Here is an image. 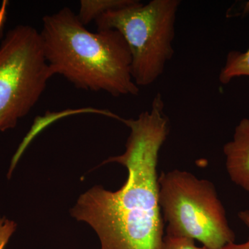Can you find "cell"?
Segmentation results:
<instances>
[{"label":"cell","instance_id":"1","mask_svg":"<svg viewBox=\"0 0 249 249\" xmlns=\"http://www.w3.org/2000/svg\"><path fill=\"white\" fill-rule=\"evenodd\" d=\"M164 101L157 93L150 110L121 119L130 129L123 155L104 163L124 165L128 176L116 191L95 186L70 211L97 234L101 249H162L164 224L159 199V155L170 132Z\"/></svg>","mask_w":249,"mask_h":249},{"label":"cell","instance_id":"2","mask_svg":"<svg viewBox=\"0 0 249 249\" xmlns=\"http://www.w3.org/2000/svg\"><path fill=\"white\" fill-rule=\"evenodd\" d=\"M40 34L53 76H63L78 89L114 97L139 94L130 52L119 31L91 32L70 8L64 7L43 18Z\"/></svg>","mask_w":249,"mask_h":249},{"label":"cell","instance_id":"3","mask_svg":"<svg viewBox=\"0 0 249 249\" xmlns=\"http://www.w3.org/2000/svg\"><path fill=\"white\" fill-rule=\"evenodd\" d=\"M179 0H152L109 11L98 18L97 30L119 31L131 54V73L135 84H153L173 58L175 22Z\"/></svg>","mask_w":249,"mask_h":249},{"label":"cell","instance_id":"4","mask_svg":"<svg viewBox=\"0 0 249 249\" xmlns=\"http://www.w3.org/2000/svg\"><path fill=\"white\" fill-rule=\"evenodd\" d=\"M159 199L166 234L197 240L209 249L235 242L225 209L214 185L184 170L159 178Z\"/></svg>","mask_w":249,"mask_h":249},{"label":"cell","instance_id":"5","mask_svg":"<svg viewBox=\"0 0 249 249\" xmlns=\"http://www.w3.org/2000/svg\"><path fill=\"white\" fill-rule=\"evenodd\" d=\"M52 76L40 31L29 25L8 31L0 45V132L29 114Z\"/></svg>","mask_w":249,"mask_h":249},{"label":"cell","instance_id":"6","mask_svg":"<svg viewBox=\"0 0 249 249\" xmlns=\"http://www.w3.org/2000/svg\"><path fill=\"white\" fill-rule=\"evenodd\" d=\"M223 151L231 179L249 192V119L240 121L232 140L224 145Z\"/></svg>","mask_w":249,"mask_h":249},{"label":"cell","instance_id":"7","mask_svg":"<svg viewBox=\"0 0 249 249\" xmlns=\"http://www.w3.org/2000/svg\"><path fill=\"white\" fill-rule=\"evenodd\" d=\"M137 0H81L77 14L80 22L86 27L102 15L135 4Z\"/></svg>","mask_w":249,"mask_h":249},{"label":"cell","instance_id":"8","mask_svg":"<svg viewBox=\"0 0 249 249\" xmlns=\"http://www.w3.org/2000/svg\"><path fill=\"white\" fill-rule=\"evenodd\" d=\"M249 77V48L245 52L232 51L227 54L225 65L221 70L219 80L222 84H229L238 77Z\"/></svg>","mask_w":249,"mask_h":249},{"label":"cell","instance_id":"9","mask_svg":"<svg viewBox=\"0 0 249 249\" xmlns=\"http://www.w3.org/2000/svg\"><path fill=\"white\" fill-rule=\"evenodd\" d=\"M162 249H209L204 246L198 247L196 241L181 236H175L166 234L163 238Z\"/></svg>","mask_w":249,"mask_h":249},{"label":"cell","instance_id":"10","mask_svg":"<svg viewBox=\"0 0 249 249\" xmlns=\"http://www.w3.org/2000/svg\"><path fill=\"white\" fill-rule=\"evenodd\" d=\"M17 229V224L6 217H0V249H4Z\"/></svg>","mask_w":249,"mask_h":249},{"label":"cell","instance_id":"11","mask_svg":"<svg viewBox=\"0 0 249 249\" xmlns=\"http://www.w3.org/2000/svg\"><path fill=\"white\" fill-rule=\"evenodd\" d=\"M222 249H249V239L244 243L236 244L235 242L229 244Z\"/></svg>","mask_w":249,"mask_h":249},{"label":"cell","instance_id":"12","mask_svg":"<svg viewBox=\"0 0 249 249\" xmlns=\"http://www.w3.org/2000/svg\"><path fill=\"white\" fill-rule=\"evenodd\" d=\"M239 219L243 222L249 230V211H243L238 213Z\"/></svg>","mask_w":249,"mask_h":249}]
</instances>
